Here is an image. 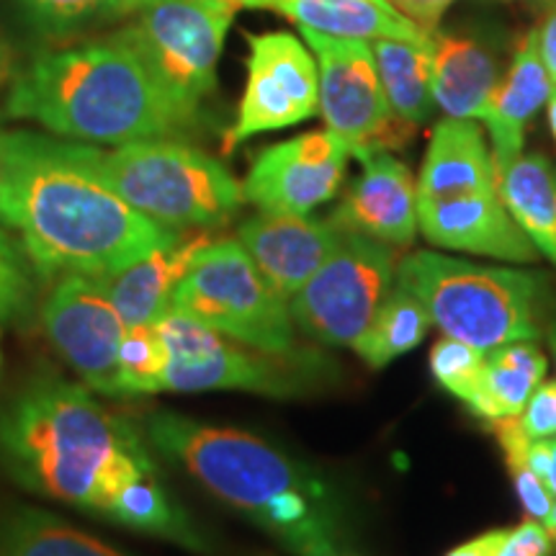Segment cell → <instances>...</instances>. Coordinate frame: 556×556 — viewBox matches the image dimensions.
I'll return each mask as SVG.
<instances>
[{"label": "cell", "mask_w": 556, "mask_h": 556, "mask_svg": "<svg viewBox=\"0 0 556 556\" xmlns=\"http://www.w3.org/2000/svg\"><path fill=\"white\" fill-rule=\"evenodd\" d=\"M302 39L317 60L325 124L351 144V155L361 160L405 148L415 124L400 119L389 106L371 45L312 29H302Z\"/></svg>", "instance_id": "11"}, {"label": "cell", "mask_w": 556, "mask_h": 556, "mask_svg": "<svg viewBox=\"0 0 556 556\" xmlns=\"http://www.w3.org/2000/svg\"><path fill=\"white\" fill-rule=\"evenodd\" d=\"M34 268L24 245L5 232L0 225V319L24 325L34 315Z\"/></svg>", "instance_id": "31"}, {"label": "cell", "mask_w": 556, "mask_h": 556, "mask_svg": "<svg viewBox=\"0 0 556 556\" xmlns=\"http://www.w3.org/2000/svg\"><path fill=\"white\" fill-rule=\"evenodd\" d=\"M41 29L70 31L99 24L116 16H127L142 9L148 0H18Z\"/></svg>", "instance_id": "30"}, {"label": "cell", "mask_w": 556, "mask_h": 556, "mask_svg": "<svg viewBox=\"0 0 556 556\" xmlns=\"http://www.w3.org/2000/svg\"><path fill=\"white\" fill-rule=\"evenodd\" d=\"M546 377V356L533 340H516L486 351L482 377L467 407L482 420H505L523 413Z\"/></svg>", "instance_id": "23"}, {"label": "cell", "mask_w": 556, "mask_h": 556, "mask_svg": "<svg viewBox=\"0 0 556 556\" xmlns=\"http://www.w3.org/2000/svg\"><path fill=\"white\" fill-rule=\"evenodd\" d=\"M0 556H129L52 513L29 505L0 510Z\"/></svg>", "instance_id": "25"}, {"label": "cell", "mask_w": 556, "mask_h": 556, "mask_svg": "<svg viewBox=\"0 0 556 556\" xmlns=\"http://www.w3.org/2000/svg\"><path fill=\"white\" fill-rule=\"evenodd\" d=\"M546 116H548V129H552V137L556 142V86L552 88V96L546 101Z\"/></svg>", "instance_id": "39"}, {"label": "cell", "mask_w": 556, "mask_h": 556, "mask_svg": "<svg viewBox=\"0 0 556 556\" xmlns=\"http://www.w3.org/2000/svg\"><path fill=\"white\" fill-rule=\"evenodd\" d=\"M528 464L544 479L552 495L556 497V435L546 438V441L528 443Z\"/></svg>", "instance_id": "36"}, {"label": "cell", "mask_w": 556, "mask_h": 556, "mask_svg": "<svg viewBox=\"0 0 556 556\" xmlns=\"http://www.w3.org/2000/svg\"><path fill=\"white\" fill-rule=\"evenodd\" d=\"M507 536V528H492V531L479 533V536L464 541L456 548H451L446 556H497L500 546Z\"/></svg>", "instance_id": "38"}, {"label": "cell", "mask_w": 556, "mask_h": 556, "mask_svg": "<svg viewBox=\"0 0 556 556\" xmlns=\"http://www.w3.org/2000/svg\"><path fill=\"white\" fill-rule=\"evenodd\" d=\"M497 191L520 229L556 266V170L544 155H520L497 178Z\"/></svg>", "instance_id": "24"}, {"label": "cell", "mask_w": 556, "mask_h": 556, "mask_svg": "<svg viewBox=\"0 0 556 556\" xmlns=\"http://www.w3.org/2000/svg\"><path fill=\"white\" fill-rule=\"evenodd\" d=\"M430 88L435 106L454 119H482L497 86V60L475 39L430 31Z\"/></svg>", "instance_id": "21"}, {"label": "cell", "mask_w": 556, "mask_h": 556, "mask_svg": "<svg viewBox=\"0 0 556 556\" xmlns=\"http://www.w3.org/2000/svg\"><path fill=\"white\" fill-rule=\"evenodd\" d=\"M397 283L420 299L443 336L479 351L541 336L546 283L531 270L479 266L417 250L400 261Z\"/></svg>", "instance_id": "6"}, {"label": "cell", "mask_w": 556, "mask_h": 556, "mask_svg": "<svg viewBox=\"0 0 556 556\" xmlns=\"http://www.w3.org/2000/svg\"><path fill=\"white\" fill-rule=\"evenodd\" d=\"M552 552L554 546L544 523L528 518L518 528H507L497 556H552Z\"/></svg>", "instance_id": "34"}, {"label": "cell", "mask_w": 556, "mask_h": 556, "mask_svg": "<svg viewBox=\"0 0 556 556\" xmlns=\"http://www.w3.org/2000/svg\"><path fill=\"white\" fill-rule=\"evenodd\" d=\"M258 9H274L294 18L299 29L343 39H407L428 41L430 31L402 16L389 0H261Z\"/></svg>", "instance_id": "22"}, {"label": "cell", "mask_w": 556, "mask_h": 556, "mask_svg": "<svg viewBox=\"0 0 556 556\" xmlns=\"http://www.w3.org/2000/svg\"><path fill=\"white\" fill-rule=\"evenodd\" d=\"M150 448L197 479L294 556H343V523L328 482L248 430L160 409L142 422Z\"/></svg>", "instance_id": "3"}, {"label": "cell", "mask_w": 556, "mask_h": 556, "mask_svg": "<svg viewBox=\"0 0 556 556\" xmlns=\"http://www.w3.org/2000/svg\"><path fill=\"white\" fill-rule=\"evenodd\" d=\"M552 88L554 83L548 78L539 52V34L533 29L520 41L505 78L497 80L484 106L482 119H479L490 129L492 160H495L497 178L500 173L510 168L523 155L528 124L548 101Z\"/></svg>", "instance_id": "18"}, {"label": "cell", "mask_w": 556, "mask_h": 556, "mask_svg": "<svg viewBox=\"0 0 556 556\" xmlns=\"http://www.w3.org/2000/svg\"><path fill=\"white\" fill-rule=\"evenodd\" d=\"M492 430H495L500 448H503L505 467L513 477V486H516L520 505H523L526 516L531 520H539L544 523L548 518V510L554 505V495L548 490L544 479H541L536 471L528 464V438L518 426V417H505V420L492 422Z\"/></svg>", "instance_id": "29"}, {"label": "cell", "mask_w": 556, "mask_h": 556, "mask_svg": "<svg viewBox=\"0 0 556 556\" xmlns=\"http://www.w3.org/2000/svg\"><path fill=\"white\" fill-rule=\"evenodd\" d=\"M5 109L54 135L109 144L163 139L193 122L116 39L39 54L18 73Z\"/></svg>", "instance_id": "4"}, {"label": "cell", "mask_w": 556, "mask_h": 556, "mask_svg": "<svg viewBox=\"0 0 556 556\" xmlns=\"http://www.w3.org/2000/svg\"><path fill=\"white\" fill-rule=\"evenodd\" d=\"M168 345L163 392H238L266 394V397H296L309 392L317 379L328 377V364H319L315 351H296L289 356L263 353L232 338H222L197 319L168 312L157 319Z\"/></svg>", "instance_id": "9"}, {"label": "cell", "mask_w": 556, "mask_h": 556, "mask_svg": "<svg viewBox=\"0 0 556 556\" xmlns=\"http://www.w3.org/2000/svg\"><path fill=\"white\" fill-rule=\"evenodd\" d=\"M343 232L332 219L261 212L240 227L238 240L263 278L289 302L336 253Z\"/></svg>", "instance_id": "16"}, {"label": "cell", "mask_w": 556, "mask_h": 556, "mask_svg": "<svg viewBox=\"0 0 556 556\" xmlns=\"http://www.w3.org/2000/svg\"><path fill=\"white\" fill-rule=\"evenodd\" d=\"M319 111V73L309 47L294 34L270 31L250 37L248 86L227 148L294 127Z\"/></svg>", "instance_id": "12"}, {"label": "cell", "mask_w": 556, "mask_h": 556, "mask_svg": "<svg viewBox=\"0 0 556 556\" xmlns=\"http://www.w3.org/2000/svg\"><path fill=\"white\" fill-rule=\"evenodd\" d=\"M238 9V0H148L114 39L197 119L199 103L217 86V62Z\"/></svg>", "instance_id": "8"}, {"label": "cell", "mask_w": 556, "mask_h": 556, "mask_svg": "<svg viewBox=\"0 0 556 556\" xmlns=\"http://www.w3.org/2000/svg\"><path fill=\"white\" fill-rule=\"evenodd\" d=\"M548 13L544 18V24L539 26V52L541 60H544V67L548 73V78L556 86V0H548Z\"/></svg>", "instance_id": "37"}, {"label": "cell", "mask_w": 556, "mask_h": 556, "mask_svg": "<svg viewBox=\"0 0 556 556\" xmlns=\"http://www.w3.org/2000/svg\"><path fill=\"white\" fill-rule=\"evenodd\" d=\"M351 144L332 129L307 131L263 150L242 193L270 214H312L343 186Z\"/></svg>", "instance_id": "14"}, {"label": "cell", "mask_w": 556, "mask_h": 556, "mask_svg": "<svg viewBox=\"0 0 556 556\" xmlns=\"http://www.w3.org/2000/svg\"><path fill=\"white\" fill-rule=\"evenodd\" d=\"M75 157L144 217L170 229L225 225L245 201L217 157L168 139H137L103 152L73 142Z\"/></svg>", "instance_id": "5"}, {"label": "cell", "mask_w": 556, "mask_h": 556, "mask_svg": "<svg viewBox=\"0 0 556 556\" xmlns=\"http://www.w3.org/2000/svg\"><path fill=\"white\" fill-rule=\"evenodd\" d=\"M417 229L441 250L475 253L507 263H533L539 250L507 212L500 191L417 199Z\"/></svg>", "instance_id": "15"}, {"label": "cell", "mask_w": 556, "mask_h": 556, "mask_svg": "<svg viewBox=\"0 0 556 556\" xmlns=\"http://www.w3.org/2000/svg\"><path fill=\"white\" fill-rule=\"evenodd\" d=\"M0 469L34 495L208 552L206 536L165 486L142 428L73 381L37 377L0 407Z\"/></svg>", "instance_id": "1"}, {"label": "cell", "mask_w": 556, "mask_h": 556, "mask_svg": "<svg viewBox=\"0 0 556 556\" xmlns=\"http://www.w3.org/2000/svg\"><path fill=\"white\" fill-rule=\"evenodd\" d=\"M546 338H548V348H552V353H554V361H556V312H554V317L548 319Z\"/></svg>", "instance_id": "41"}, {"label": "cell", "mask_w": 556, "mask_h": 556, "mask_svg": "<svg viewBox=\"0 0 556 556\" xmlns=\"http://www.w3.org/2000/svg\"><path fill=\"white\" fill-rule=\"evenodd\" d=\"M430 325L428 309L413 291L394 281L384 302L353 351L368 368H384L426 340Z\"/></svg>", "instance_id": "27"}, {"label": "cell", "mask_w": 556, "mask_h": 556, "mask_svg": "<svg viewBox=\"0 0 556 556\" xmlns=\"http://www.w3.org/2000/svg\"><path fill=\"white\" fill-rule=\"evenodd\" d=\"M400 261L397 248L345 229L336 253L289 299L291 319L317 343L353 348L397 281Z\"/></svg>", "instance_id": "10"}, {"label": "cell", "mask_w": 556, "mask_h": 556, "mask_svg": "<svg viewBox=\"0 0 556 556\" xmlns=\"http://www.w3.org/2000/svg\"><path fill=\"white\" fill-rule=\"evenodd\" d=\"M518 426L528 441H546L556 435V381H541L518 415Z\"/></svg>", "instance_id": "33"}, {"label": "cell", "mask_w": 556, "mask_h": 556, "mask_svg": "<svg viewBox=\"0 0 556 556\" xmlns=\"http://www.w3.org/2000/svg\"><path fill=\"white\" fill-rule=\"evenodd\" d=\"M0 222L45 276H109L178 238L75 157L73 142L0 129Z\"/></svg>", "instance_id": "2"}, {"label": "cell", "mask_w": 556, "mask_h": 556, "mask_svg": "<svg viewBox=\"0 0 556 556\" xmlns=\"http://www.w3.org/2000/svg\"><path fill=\"white\" fill-rule=\"evenodd\" d=\"M544 528H546L548 539H552V546H554V552H556V500H554L552 510H548V518L544 520Z\"/></svg>", "instance_id": "40"}, {"label": "cell", "mask_w": 556, "mask_h": 556, "mask_svg": "<svg viewBox=\"0 0 556 556\" xmlns=\"http://www.w3.org/2000/svg\"><path fill=\"white\" fill-rule=\"evenodd\" d=\"M371 50L394 114L409 124L426 122L435 106L433 88H430V78H433L430 39H374Z\"/></svg>", "instance_id": "26"}, {"label": "cell", "mask_w": 556, "mask_h": 556, "mask_svg": "<svg viewBox=\"0 0 556 556\" xmlns=\"http://www.w3.org/2000/svg\"><path fill=\"white\" fill-rule=\"evenodd\" d=\"M3 67H5V58H3V47H0V73H3Z\"/></svg>", "instance_id": "43"}, {"label": "cell", "mask_w": 556, "mask_h": 556, "mask_svg": "<svg viewBox=\"0 0 556 556\" xmlns=\"http://www.w3.org/2000/svg\"><path fill=\"white\" fill-rule=\"evenodd\" d=\"M240 5H248V9H258V3L261 0H238Z\"/></svg>", "instance_id": "42"}, {"label": "cell", "mask_w": 556, "mask_h": 556, "mask_svg": "<svg viewBox=\"0 0 556 556\" xmlns=\"http://www.w3.org/2000/svg\"><path fill=\"white\" fill-rule=\"evenodd\" d=\"M208 242L212 238L204 229H180L176 240L157 248L155 253L135 266L96 278L106 289L114 307L119 309L127 328L152 325L168 315L173 291L178 289L184 276L189 274L193 258Z\"/></svg>", "instance_id": "19"}, {"label": "cell", "mask_w": 556, "mask_h": 556, "mask_svg": "<svg viewBox=\"0 0 556 556\" xmlns=\"http://www.w3.org/2000/svg\"><path fill=\"white\" fill-rule=\"evenodd\" d=\"M484 358L486 351H479L464 340L443 336L430 351V371H433L438 384L467 405L475 394L479 377H482Z\"/></svg>", "instance_id": "32"}, {"label": "cell", "mask_w": 556, "mask_h": 556, "mask_svg": "<svg viewBox=\"0 0 556 556\" xmlns=\"http://www.w3.org/2000/svg\"><path fill=\"white\" fill-rule=\"evenodd\" d=\"M332 222L348 232L407 248L417 235V180L392 152L361 157V176L345 191Z\"/></svg>", "instance_id": "17"}, {"label": "cell", "mask_w": 556, "mask_h": 556, "mask_svg": "<svg viewBox=\"0 0 556 556\" xmlns=\"http://www.w3.org/2000/svg\"><path fill=\"white\" fill-rule=\"evenodd\" d=\"M471 191H497V173L484 131L475 119L446 116L430 137L417 199H443Z\"/></svg>", "instance_id": "20"}, {"label": "cell", "mask_w": 556, "mask_h": 556, "mask_svg": "<svg viewBox=\"0 0 556 556\" xmlns=\"http://www.w3.org/2000/svg\"><path fill=\"white\" fill-rule=\"evenodd\" d=\"M454 3L456 0H389V5L394 11H400L405 18L415 21L426 31H435V26L441 24V18L446 16V11Z\"/></svg>", "instance_id": "35"}, {"label": "cell", "mask_w": 556, "mask_h": 556, "mask_svg": "<svg viewBox=\"0 0 556 556\" xmlns=\"http://www.w3.org/2000/svg\"><path fill=\"white\" fill-rule=\"evenodd\" d=\"M165 368H168V345L157 323L127 328L119 351L122 397L163 392Z\"/></svg>", "instance_id": "28"}, {"label": "cell", "mask_w": 556, "mask_h": 556, "mask_svg": "<svg viewBox=\"0 0 556 556\" xmlns=\"http://www.w3.org/2000/svg\"><path fill=\"white\" fill-rule=\"evenodd\" d=\"M170 312L255 351L276 356L302 351L289 302L263 278L240 240H212L201 248L173 291Z\"/></svg>", "instance_id": "7"}, {"label": "cell", "mask_w": 556, "mask_h": 556, "mask_svg": "<svg viewBox=\"0 0 556 556\" xmlns=\"http://www.w3.org/2000/svg\"><path fill=\"white\" fill-rule=\"evenodd\" d=\"M41 323L62 358L93 392L122 397L119 351L127 323L99 278H62L41 307Z\"/></svg>", "instance_id": "13"}]
</instances>
